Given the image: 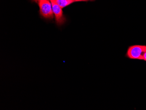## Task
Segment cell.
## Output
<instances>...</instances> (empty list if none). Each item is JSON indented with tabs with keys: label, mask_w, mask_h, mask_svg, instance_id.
I'll return each mask as SVG.
<instances>
[{
	"label": "cell",
	"mask_w": 146,
	"mask_h": 110,
	"mask_svg": "<svg viewBox=\"0 0 146 110\" xmlns=\"http://www.w3.org/2000/svg\"><path fill=\"white\" fill-rule=\"evenodd\" d=\"M146 51V45H132L128 48L125 56L130 59L143 60Z\"/></svg>",
	"instance_id": "6da1fadb"
},
{
	"label": "cell",
	"mask_w": 146,
	"mask_h": 110,
	"mask_svg": "<svg viewBox=\"0 0 146 110\" xmlns=\"http://www.w3.org/2000/svg\"><path fill=\"white\" fill-rule=\"evenodd\" d=\"M50 0H38L39 7V14L42 18L46 19H52L54 13Z\"/></svg>",
	"instance_id": "7a4b0ae2"
},
{
	"label": "cell",
	"mask_w": 146,
	"mask_h": 110,
	"mask_svg": "<svg viewBox=\"0 0 146 110\" xmlns=\"http://www.w3.org/2000/svg\"><path fill=\"white\" fill-rule=\"evenodd\" d=\"M50 1L52 6V11L55 17L56 23L57 25L61 26L67 21L66 18L63 13L62 9L55 2L54 0Z\"/></svg>",
	"instance_id": "3957f363"
},
{
	"label": "cell",
	"mask_w": 146,
	"mask_h": 110,
	"mask_svg": "<svg viewBox=\"0 0 146 110\" xmlns=\"http://www.w3.org/2000/svg\"><path fill=\"white\" fill-rule=\"evenodd\" d=\"M54 1L62 9L74 2L70 0H54Z\"/></svg>",
	"instance_id": "277c9868"
},
{
	"label": "cell",
	"mask_w": 146,
	"mask_h": 110,
	"mask_svg": "<svg viewBox=\"0 0 146 110\" xmlns=\"http://www.w3.org/2000/svg\"><path fill=\"white\" fill-rule=\"evenodd\" d=\"M143 61H146V51L145 52L144 55H143Z\"/></svg>",
	"instance_id": "5b68a950"
},
{
	"label": "cell",
	"mask_w": 146,
	"mask_h": 110,
	"mask_svg": "<svg viewBox=\"0 0 146 110\" xmlns=\"http://www.w3.org/2000/svg\"><path fill=\"white\" fill-rule=\"evenodd\" d=\"M75 1H91V0H75Z\"/></svg>",
	"instance_id": "8992f818"
},
{
	"label": "cell",
	"mask_w": 146,
	"mask_h": 110,
	"mask_svg": "<svg viewBox=\"0 0 146 110\" xmlns=\"http://www.w3.org/2000/svg\"><path fill=\"white\" fill-rule=\"evenodd\" d=\"M33 1H35V2H37V3L38 0H33Z\"/></svg>",
	"instance_id": "52a82bcc"
},
{
	"label": "cell",
	"mask_w": 146,
	"mask_h": 110,
	"mask_svg": "<svg viewBox=\"0 0 146 110\" xmlns=\"http://www.w3.org/2000/svg\"><path fill=\"white\" fill-rule=\"evenodd\" d=\"M70 1H74V2H75V0H70Z\"/></svg>",
	"instance_id": "ba28073f"
},
{
	"label": "cell",
	"mask_w": 146,
	"mask_h": 110,
	"mask_svg": "<svg viewBox=\"0 0 146 110\" xmlns=\"http://www.w3.org/2000/svg\"><path fill=\"white\" fill-rule=\"evenodd\" d=\"M91 1H93V0H91Z\"/></svg>",
	"instance_id": "9c48e42d"
}]
</instances>
